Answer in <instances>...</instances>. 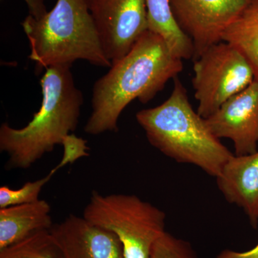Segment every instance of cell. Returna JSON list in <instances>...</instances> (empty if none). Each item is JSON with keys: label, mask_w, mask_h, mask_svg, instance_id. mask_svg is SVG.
I'll return each mask as SVG.
<instances>
[{"label": "cell", "mask_w": 258, "mask_h": 258, "mask_svg": "<svg viewBox=\"0 0 258 258\" xmlns=\"http://www.w3.org/2000/svg\"><path fill=\"white\" fill-rule=\"evenodd\" d=\"M71 68L56 66L45 70L40 80L41 106L25 127L1 125L0 151L8 156V170L31 167L77 128L83 96L75 85Z\"/></svg>", "instance_id": "obj_2"}, {"label": "cell", "mask_w": 258, "mask_h": 258, "mask_svg": "<svg viewBox=\"0 0 258 258\" xmlns=\"http://www.w3.org/2000/svg\"><path fill=\"white\" fill-rule=\"evenodd\" d=\"M50 204L43 200L0 209V249L52 227Z\"/></svg>", "instance_id": "obj_12"}, {"label": "cell", "mask_w": 258, "mask_h": 258, "mask_svg": "<svg viewBox=\"0 0 258 258\" xmlns=\"http://www.w3.org/2000/svg\"><path fill=\"white\" fill-rule=\"evenodd\" d=\"M64 258H125L119 239L83 217L70 215L50 229Z\"/></svg>", "instance_id": "obj_10"}, {"label": "cell", "mask_w": 258, "mask_h": 258, "mask_svg": "<svg viewBox=\"0 0 258 258\" xmlns=\"http://www.w3.org/2000/svg\"><path fill=\"white\" fill-rule=\"evenodd\" d=\"M214 258H258V243L252 249L244 252L224 249Z\"/></svg>", "instance_id": "obj_19"}, {"label": "cell", "mask_w": 258, "mask_h": 258, "mask_svg": "<svg viewBox=\"0 0 258 258\" xmlns=\"http://www.w3.org/2000/svg\"><path fill=\"white\" fill-rule=\"evenodd\" d=\"M109 69L93 86L92 113L84 128L90 135L118 132L120 115L129 103L152 101L184 66L160 36L148 30Z\"/></svg>", "instance_id": "obj_1"}, {"label": "cell", "mask_w": 258, "mask_h": 258, "mask_svg": "<svg viewBox=\"0 0 258 258\" xmlns=\"http://www.w3.org/2000/svg\"><path fill=\"white\" fill-rule=\"evenodd\" d=\"M149 258H199L191 244L166 232L153 244Z\"/></svg>", "instance_id": "obj_17"}, {"label": "cell", "mask_w": 258, "mask_h": 258, "mask_svg": "<svg viewBox=\"0 0 258 258\" xmlns=\"http://www.w3.org/2000/svg\"><path fill=\"white\" fill-rule=\"evenodd\" d=\"M74 162L75 161L73 157L67 153H64L60 163L42 179L28 181L18 189H11L8 186H2L0 187V209L13 205L34 203L40 200L39 195L42 188L50 181L52 176L63 166Z\"/></svg>", "instance_id": "obj_16"}, {"label": "cell", "mask_w": 258, "mask_h": 258, "mask_svg": "<svg viewBox=\"0 0 258 258\" xmlns=\"http://www.w3.org/2000/svg\"><path fill=\"white\" fill-rule=\"evenodd\" d=\"M0 258H64V256L50 230L38 231L0 249Z\"/></svg>", "instance_id": "obj_15"}, {"label": "cell", "mask_w": 258, "mask_h": 258, "mask_svg": "<svg viewBox=\"0 0 258 258\" xmlns=\"http://www.w3.org/2000/svg\"><path fill=\"white\" fill-rule=\"evenodd\" d=\"M170 96L159 106L142 110L136 119L149 144L176 162L192 164L217 178L234 155L212 133L205 118L195 111L179 78Z\"/></svg>", "instance_id": "obj_3"}, {"label": "cell", "mask_w": 258, "mask_h": 258, "mask_svg": "<svg viewBox=\"0 0 258 258\" xmlns=\"http://www.w3.org/2000/svg\"><path fill=\"white\" fill-rule=\"evenodd\" d=\"M83 217L110 231L125 258H149L153 244L166 232L165 212L135 195H103L93 190Z\"/></svg>", "instance_id": "obj_5"}, {"label": "cell", "mask_w": 258, "mask_h": 258, "mask_svg": "<svg viewBox=\"0 0 258 258\" xmlns=\"http://www.w3.org/2000/svg\"><path fill=\"white\" fill-rule=\"evenodd\" d=\"M146 5L149 31L160 36L175 57L192 60V42L178 25L169 0H146Z\"/></svg>", "instance_id": "obj_13"}, {"label": "cell", "mask_w": 258, "mask_h": 258, "mask_svg": "<svg viewBox=\"0 0 258 258\" xmlns=\"http://www.w3.org/2000/svg\"><path fill=\"white\" fill-rule=\"evenodd\" d=\"M229 203L242 209L251 225H258V150L249 155L234 154L216 178Z\"/></svg>", "instance_id": "obj_11"}, {"label": "cell", "mask_w": 258, "mask_h": 258, "mask_svg": "<svg viewBox=\"0 0 258 258\" xmlns=\"http://www.w3.org/2000/svg\"><path fill=\"white\" fill-rule=\"evenodd\" d=\"M21 25L37 75L51 66H72L78 60L111 66L85 0H57L45 17L36 20L29 15Z\"/></svg>", "instance_id": "obj_4"}, {"label": "cell", "mask_w": 258, "mask_h": 258, "mask_svg": "<svg viewBox=\"0 0 258 258\" xmlns=\"http://www.w3.org/2000/svg\"><path fill=\"white\" fill-rule=\"evenodd\" d=\"M250 0H169L178 25L191 39L192 60L222 41L226 29L238 18Z\"/></svg>", "instance_id": "obj_8"}, {"label": "cell", "mask_w": 258, "mask_h": 258, "mask_svg": "<svg viewBox=\"0 0 258 258\" xmlns=\"http://www.w3.org/2000/svg\"><path fill=\"white\" fill-rule=\"evenodd\" d=\"M222 41L232 44L245 57L258 82V0H250L223 35Z\"/></svg>", "instance_id": "obj_14"}, {"label": "cell", "mask_w": 258, "mask_h": 258, "mask_svg": "<svg viewBox=\"0 0 258 258\" xmlns=\"http://www.w3.org/2000/svg\"><path fill=\"white\" fill-rule=\"evenodd\" d=\"M45 1L46 0H25L28 5L30 16L36 20H40L45 17L48 13Z\"/></svg>", "instance_id": "obj_18"}, {"label": "cell", "mask_w": 258, "mask_h": 258, "mask_svg": "<svg viewBox=\"0 0 258 258\" xmlns=\"http://www.w3.org/2000/svg\"><path fill=\"white\" fill-rule=\"evenodd\" d=\"M212 133L218 139L233 142L235 155L257 151L258 82L254 79L245 89L225 102L205 118Z\"/></svg>", "instance_id": "obj_9"}, {"label": "cell", "mask_w": 258, "mask_h": 258, "mask_svg": "<svg viewBox=\"0 0 258 258\" xmlns=\"http://www.w3.org/2000/svg\"><path fill=\"white\" fill-rule=\"evenodd\" d=\"M193 62L195 74L191 83L198 101L197 111L205 118L254 79L245 57L227 42L212 45Z\"/></svg>", "instance_id": "obj_6"}, {"label": "cell", "mask_w": 258, "mask_h": 258, "mask_svg": "<svg viewBox=\"0 0 258 258\" xmlns=\"http://www.w3.org/2000/svg\"><path fill=\"white\" fill-rule=\"evenodd\" d=\"M107 58L126 55L149 30L146 0H85Z\"/></svg>", "instance_id": "obj_7"}]
</instances>
